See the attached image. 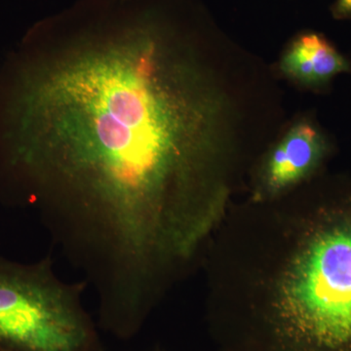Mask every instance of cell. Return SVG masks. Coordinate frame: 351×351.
I'll list each match as a JSON object with an SVG mask.
<instances>
[{
	"instance_id": "obj_6",
	"label": "cell",
	"mask_w": 351,
	"mask_h": 351,
	"mask_svg": "<svg viewBox=\"0 0 351 351\" xmlns=\"http://www.w3.org/2000/svg\"><path fill=\"white\" fill-rule=\"evenodd\" d=\"M331 11L337 20H351V0H335Z\"/></svg>"
},
{
	"instance_id": "obj_5",
	"label": "cell",
	"mask_w": 351,
	"mask_h": 351,
	"mask_svg": "<svg viewBox=\"0 0 351 351\" xmlns=\"http://www.w3.org/2000/svg\"><path fill=\"white\" fill-rule=\"evenodd\" d=\"M280 68L283 73L300 84L320 87L348 71L350 66L345 57L324 36L306 32L288 46Z\"/></svg>"
},
{
	"instance_id": "obj_1",
	"label": "cell",
	"mask_w": 351,
	"mask_h": 351,
	"mask_svg": "<svg viewBox=\"0 0 351 351\" xmlns=\"http://www.w3.org/2000/svg\"><path fill=\"white\" fill-rule=\"evenodd\" d=\"M0 71V202L88 276L140 290L186 262L274 128L265 80L196 0H82Z\"/></svg>"
},
{
	"instance_id": "obj_3",
	"label": "cell",
	"mask_w": 351,
	"mask_h": 351,
	"mask_svg": "<svg viewBox=\"0 0 351 351\" xmlns=\"http://www.w3.org/2000/svg\"><path fill=\"white\" fill-rule=\"evenodd\" d=\"M91 338L77 289L49 263L0 258V350L85 351Z\"/></svg>"
},
{
	"instance_id": "obj_4",
	"label": "cell",
	"mask_w": 351,
	"mask_h": 351,
	"mask_svg": "<svg viewBox=\"0 0 351 351\" xmlns=\"http://www.w3.org/2000/svg\"><path fill=\"white\" fill-rule=\"evenodd\" d=\"M329 154V144L315 124L302 120L267 149L257 166L254 202L281 197L311 179Z\"/></svg>"
},
{
	"instance_id": "obj_7",
	"label": "cell",
	"mask_w": 351,
	"mask_h": 351,
	"mask_svg": "<svg viewBox=\"0 0 351 351\" xmlns=\"http://www.w3.org/2000/svg\"><path fill=\"white\" fill-rule=\"evenodd\" d=\"M0 351H2L1 350H0Z\"/></svg>"
},
{
	"instance_id": "obj_2",
	"label": "cell",
	"mask_w": 351,
	"mask_h": 351,
	"mask_svg": "<svg viewBox=\"0 0 351 351\" xmlns=\"http://www.w3.org/2000/svg\"><path fill=\"white\" fill-rule=\"evenodd\" d=\"M260 214L233 261L228 299L262 309L295 351H351V179Z\"/></svg>"
}]
</instances>
